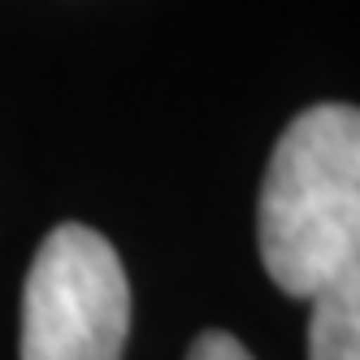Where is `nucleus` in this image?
<instances>
[{
  "instance_id": "nucleus-3",
  "label": "nucleus",
  "mask_w": 360,
  "mask_h": 360,
  "mask_svg": "<svg viewBox=\"0 0 360 360\" xmlns=\"http://www.w3.org/2000/svg\"><path fill=\"white\" fill-rule=\"evenodd\" d=\"M308 360H360V274H347L313 295Z\"/></svg>"
},
{
  "instance_id": "nucleus-1",
  "label": "nucleus",
  "mask_w": 360,
  "mask_h": 360,
  "mask_svg": "<svg viewBox=\"0 0 360 360\" xmlns=\"http://www.w3.org/2000/svg\"><path fill=\"white\" fill-rule=\"evenodd\" d=\"M261 261L287 295L313 300L360 274V113L313 105L282 131L261 187Z\"/></svg>"
},
{
  "instance_id": "nucleus-2",
  "label": "nucleus",
  "mask_w": 360,
  "mask_h": 360,
  "mask_svg": "<svg viewBox=\"0 0 360 360\" xmlns=\"http://www.w3.org/2000/svg\"><path fill=\"white\" fill-rule=\"evenodd\" d=\"M131 287L113 243L65 221L48 235L22 287V360H122Z\"/></svg>"
},
{
  "instance_id": "nucleus-4",
  "label": "nucleus",
  "mask_w": 360,
  "mask_h": 360,
  "mask_svg": "<svg viewBox=\"0 0 360 360\" xmlns=\"http://www.w3.org/2000/svg\"><path fill=\"white\" fill-rule=\"evenodd\" d=\"M187 360H252V352H248L239 339H230V334L209 330V334H200V339L191 343Z\"/></svg>"
}]
</instances>
